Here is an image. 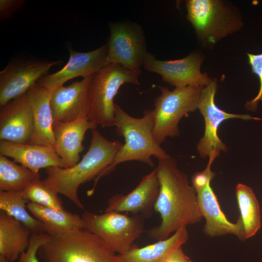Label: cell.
Segmentation results:
<instances>
[{
	"label": "cell",
	"mask_w": 262,
	"mask_h": 262,
	"mask_svg": "<svg viewBox=\"0 0 262 262\" xmlns=\"http://www.w3.org/2000/svg\"><path fill=\"white\" fill-rule=\"evenodd\" d=\"M49 239L50 235L45 232L33 233L28 248L20 255L17 262H39L37 257L38 249Z\"/></svg>",
	"instance_id": "obj_29"
},
{
	"label": "cell",
	"mask_w": 262,
	"mask_h": 262,
	"mask_svg": "<svg viewBox=\"0 0 262 262\" xmlns=\"http://www.w3.org/2000/svg\"><path fill=\"white\" fill-rule=\"evenodd\" d=\"M38 251L45 262H119L117 255L103 240L84 229L53 235Z\"/></svg>",
	"instance_id": "obj_5"
},
{
	"label": "cell",
	"mask_w": 262,
	"mask_h": 262,
	"mask_svg": "<svg viewBox=\"0 0 262 262\" xmlns=\"http://www.w3.org/2000/svg\"><path fill=\"white\" fill-rule=\"evenodd\" d=\"M109 26V63L120 64L133 71L140 70L147 52L141 26L131 21L110 22Z\"/></svg>",
	"instance_id": "obj_9"
},
{
	"label": "cell",
	"mask_w": 262,
	"mask_h": 262,
	"mask_svg": "<svg viewBox=\"0 0 262 262\" xmlns=\"http://www.w3.org/2000/svg\"><path fill=\"white\" fill-rule=\"evenodd\" d=\"M84 229L106 243L115 252L125 253L144 231L143 217L111 211L96 214L85 211L82 216Z\"/></svg>",
	"instance_id": "obj_8"
},
{
	"label": "cell",
	"mask_w": 262,
	"mask_h": 262,
	"mask_svg": "<svg viewBox=\"0 0 262 262\" xmlns=\"http://www.w3.org/2000/svg\"><path fill=\"white\" fill-rule=\"evenodd\" d=\"M164 262H193L183 252L182 246L174 250L165 260Z\"/></svg>",
	"instance_id": "obj_31"
},
{
	"label": "cell",
	"mask_w": 262,
	"mask_h": 262,
	"mask_svg": "<svg viewBox=\"0 0 262 262\" xmlns=\"http://www.w3.org/2000/svg\"><path fill=\"white\" fill-rule=\"evenodd\" d=\"M26 2L24 0H0V19L4 20L12 17Z\"/></svg>",
	"instance_id": "obj_30"
},
{
	"label": "cell",
	"mask_w": 262,
	"mask_h": 262,
	"mask_svg": "<svg viewBox=\"0 0 262 262\" xmlns=\"http://www.w3.org/2000/svg\"><path fill=\"white\" fill-rule=\"evenodd\" d=\"M160 95L154 100L153 135L161 145L168 137L180 135L179 123L180 119L197 109L203 87L186 86L175 87L172 91L159 86Z\"/></svg>",
	"instance_id": "obj_7"
},
{
	"label": "cell",
	"mask_w": 262,
	"mask_h": 262,
	"mask_svg": "<svg viewBox=\"0 0 262 262\" xmlns=\"http://www.w3.org/2000/svg\"><path fill=\"white\" fill-rule=\"evenodd\" d=\"M159 190L156 168L143 176L139 184L126 195L116 194L108 201L105 212H131L134 215L149 216Z\"/></svg>",
	"instance_id": "obj_16"
},
{
	"label": "cell",
	"mask_w": 262,
	"mask_h": 262,
	"mask_svg": "<svg viewBox=\"0 0 262 262\" xmlns=\"http://www.w3.org/2000/svg\"><path fill=\"white\" fill-rule=\"evenodd\" d=\"M213 179L210 177L198 176L192 180V186L196 192L200 212L205 219L204 233L210 237L233 234L240 240H246L240 217H238L236 223H232L227 219L222 211L211 186Z\"/></svg>",
	"instance_id": "obj_12"
},
{
	"label": "cell",
	"mask_w": 262,
	"mask_h": 262,
	"mask_svg": "<svg viewBox=\"0 0 262 262\" xmlns=\"http://www.w3.org/2000/svg\"><path fill=\"white\" fill-rule=\"evenodd\" d=\"M32 233L22 223L5 212H0V255L11 262L27 250Z\"/></svg>",
	"instance_id": "obj_22"
},
{
	"label": "cell",
	"mask_w": 262,
	"mask_h": 262,
	"mask_svg": "<svg viewBox=\"0 0 262 262\" xmlns=\"http://www.w3.org/2000/svg\"><path fill=\"white\" fill-rule=\"evenodd\" d=\"M29 201L58 210H64L58 193L46 187L38 177L33 180L22 192Z\"/></svg>",
	"instance_id": "obj_27"
},
{
	"label": "cell",
	"mask_w": 262,
	"mask_h": 262,
	"mask_svg": "<svg viewBox=\"0 0 262 262\" xmlns=\"http://www.w3.org/2000/svg\"><path fill=\"white\" fill-rule=\"evenodd\" d=\"M186 227L182 226L167 238L143 247L133 245L127 251L117 255L119 262H164L174 250L188 240Z\"/></svg>",
	"instance_id": "obj_21"
},
{
	"label": "cell",
	"mask_w": 262,
	"mask_h": 262,
	"mask_svg": "<svg viewBox=\"0 0 262 262\" xmlns=\"http://www.w3.org/2000/svg\"><path fill=\"white\" fill-rule=\"evenodd\" d=\"M0 262H11L8 261L3 256L0 255Z\"/></svg>",
	"instance_id": "obj_32"
},
{
	"label": "cell",
	"mask_w": 262,
	"mask_h": 262,
	"mask_svg": "<svg viewBox=\"0 0 262 262\" xmlns=\"http://www.w3.org/2000/svg\"><path fill=\"white\" fill-rule=\"evenodd\" d=\"M29 201L23 193L0 191V209L27 227L32 233L45 232L43 224L27 211Z\"/></svg>",
	"instance_id": "obj_25"
},
{
	"label": "cell",
	"mask_w": 262,
	"mask_h": 262,
	"mask_svg": "<svg viewBox=\"0 0 262 262\" xmlns=\"http://www.w3.org/2000/svg\"><path fill=\"white\" fill-rule=\"evenodd\" d=\"M217 89V80L212 79L202 88L198 101L197 109L203 116L205 130L203 136L196 145V149L202 158L209 157L214 151L220 153L227 151L226 145L220 139L217 132L219 127L223 121L231 118L262 120L249 115L231 114L220 109L214 101Z\"/></svg>",
	"instance_id": "obj_11"
},
{
	"label": "cell",
	"mask_w": 262,
	"mask_h": 262,
	"mask_svg": "<svg viewBox=\"0 0 262 262\" xmlns=\"http://www.w3.org/2000/svg\"><path fill=\"white\" fill-rule=\"evenodd\" d=\"M27 207L33 216L43 224L45 232L49 235L84 229L82 216L66 209L58 210L31 202L28 203Z\"/></svg>",
	"instance_id": "obj_23"
},
{
	"label": "cell",
	"mask_w": 262,
	"mask_h": 262,
	"mask_svg": "<svg viewBox=\"0 0 262 262\" xmlns=\"http://www.w3.org/2000/svg\"><path fill=\"white\" fill-rule=\"evenodd\" d=\"M156 168L159 183L154 210L161 218L159 226L149 229V237L162 240L182 226L199 222L203 218L196 191L171 156L159 159Z\"/></svg>",
	"instance_id": "obj_1"
},
{
	"label": "cell",
	"mask_w": 262,
	"mask_h": 262,
	"mask_svg": "<svg viewBox=\"0 0 262 262\" xmlns=\"http://www.w3.org/2000/svg\"><path fill=\"white\" fill-rule=\"evenodd\" d=\"M61 61L18 60L10 62L0 72V105L23 95L50 68Z\"/></svg>",
	"instance_id": "obj_13"
},
{
	"label": "cell",
	"mask_w": 262,
	"mask_h": 262,
	"mask_svg": "<svg viewBox=\"0 0 262 262\" xmlns=\"http://www.w3.org/2000/svg\"><path fill=\"white\" fill-rule=\"evenodd\" d=\"M248 63L251 66V72L256 75L259 80L260 89L257 95L253 99L246 102L245 106L249 111L255 112L258 108L259 101L262 105V53L259 54L247 53Z\"/></svg>",
	"instance_id": "obj_28"
},
{
	"label": "cell",
	"mask_w": 262,
	"mask_h": 262,
	"mask_svg": "<svg viewBox=\"0 0 262 262\" xmlns=\"http://www.w3.org/2000/svg\"><path fill=\"white\" fill-rule=\"evenodd\" d=\"M97 126L87 118L53 123L54 147L67 168L80 161V153L84 149L82 142L85 134L88 130L96 129Z\"/></svg>",
	"instance_id": "obj_18"
},
{
	"label": "cell",
	"mask_w": 262,
	"mask_h": 262,
	"mask_svg": "<svg viewBox=\"0 0 262 262\" xmlns=\"http://www.w3.org/2000/svg\"><path fill=\"white\" fill-rule=\"evenodd\" d=\"M91 131L89 149L77 164L68 168L48 167L46 177L41 180L46 187L65 196L82 210L84 207L78 196L79 187L94 180L110 166L123 146L118 141L108 140L96 129Z\"/></svg>",
	"instance_id": "obj_2"
},
{
	"label": "cell",
	"mask_w": 262,
	"mask_h": 262,
	"mask_svg": "<svg viewBox=\"0 0 262 262\" xmlns=\"http://www.w3.org/2000/svg\"><path fill=\"white\" fill-rule=\"evenodd\" d=\"M141 70L133 71L118 64L109 63L92 76L86 94L87 118L102 127L115 125L114 99L125 83L140 85Z\"/></svg>",
	"instance_id": "obj_4"
},
{
	"label": "cell",
	"mask_w": 262,
	"mask_h": 262,
	"mask_svg": "<svg viewBox=\"0 0 262 262\" xmlns=\"http://www.w3.org/2000/svg\"><path fill=\"white\" fill-rule=\"evenodd\" d=\"M38 177L39 173L19 165L0 154V191L22 192Z\"/></svg>",
	"instance_id": "obj_26"
},
{
	"label": "cell",
	"mask_w": 262,
	"mask_h": 262,
	"mask_svg": "<svg viewBox=\"0 0 262 262\" xmlns=\"http://www.w3.org/2000/svg\"><path fill=\"white\" fill-rule=\"evenodd\" d=\"M67 49L70 56L65 66L56 72L43 76L37 82L50 93L67 81L78 77H88L109 64L107 43L85 52L75 51L71 45Z\"/></svg>",
	"instance_id": "obj_14"
},
{
	"label": "cell",
	"mask_w": 262,
	"mask_h": 262,
	"mask_svg": "<svg viewBox=\"0 0 262 262\" xmlns=\"http://www.w3.org/2000/svg\"><path fill=\"white\" fill-rule=\"evenodd\" d=\"M235 195L246 240L254 236L261 228L260 205L252 188L245 184H237Z\"/></svg>",
	"instance_id": "obj_24"
},
{
	"label": "cell",
	"mask_w": 262,
	"mask_h": 262,
	"mask_svg": "<svg viewBox=\"0 0 262 262\" xmlns=\"http://www.w3.org/2000/svg\"><path fill=\"white\" fill-rule=\"evenodd\" d=\"M92 75L68 86L61 85L51 93L53 123L87 118L86 94Z\"/></svg>",
	"instance_id": "obj_17"
},
{
	"label": "cell",
	"mask_w": 262,
	"mask_h": 262,
	"mask_svg": "<svg viewBox=\"0 0 262 262\" xmlns=\"http://www.w3.org/2000/svg\"><path fill=\"white\" fill-rule=\"evenodd\" d=\"M204 56L199 50L178 60L157 59L147 52L143 65L147 71L159 74L164 82L175 87L188 86L203 87L212 80L206 73L200 71Z\"/></svg>",
	"instance_id": "obj_10"
},
{
	"label": "cell",
	"mask_w": 262,
	"mask_h": 262,
	"mask_svg": "<svg viewBox=\"0 0 262 262\" xmlns=\"http://www.w3.org/2000/svg\"><path fill=\"white\" fill-rule=\"evenodd\" d=\"M115 125L117 134L124 137L125 143L113 163L94 180L93 188L87 192L88 196L94 192L99 180L110 174L119 164L136 161L154 166L152 157L158 160L170 156L156 141L153 135V113L146 110L142 117H133L127 113L119 105L115 104Z\"/></svg>",
	"instance_id": "obj_3"
},
{
	"label": "cell",
	"mask_w": 262,
	"mask_h": 262,
	"mask_svg": "<svg viewBox=\"0 0 262 262\" xmlns=\"http://www.w3.org/2000/svg\"><path fill=\"white\" fill-rule=\"evenodd\" d=\"M33 119L34 130L29 144L54 147L51 93L36 83L26 93Z\"/></svg>",
	"instance_id": "obj_20"
},
{
	"label": "cell",
	"mask_w": 262,
	"mask_h": 262,
	"mask_svg": "<svg viewBox=\"0 0 262 262\" xmlns=\"http://www.w3.org/2000/svg\"><path fill=\"white\" fill-rule=\"evenodd\" d=\"M0 154L12 158L15 162L35 173H38L39 170L43 168H67L52 146L1 140Z\"/></svg>",
	"instance_id": "obj_19"
},
{
	"label": "cell",
	"mask_w": 262,
	"mask_h": 262,
	"mask_svg": "<svg viewBox=\"0 0 262 262\" xmlns=\"http://www.w3.org/2000/svg\"><path fill=\"white\" fill-rule=\"evenodd\" d=\"M33 130V115L26 94L1 106L0 141L29 144Z\"/></svg>",
	"instance_id": "obj_15"
},
{
	"label": "cell",
	"mask_w": 262,
	"mask_h": 262,
	"mask_svg": "<svg viewBox=\"0 0 262 262\" xmlns=\"http://www.w3.org/2000/svg\"><path fill=\"white\" fill-rule=\"evenodd\" d=\"M185 6L187 18L203 48L212 49L221 39L243 26L239 10L228 1L187 0Z\"/></svg>",
	"instance_id": "obj_6"
}]
</instances>
